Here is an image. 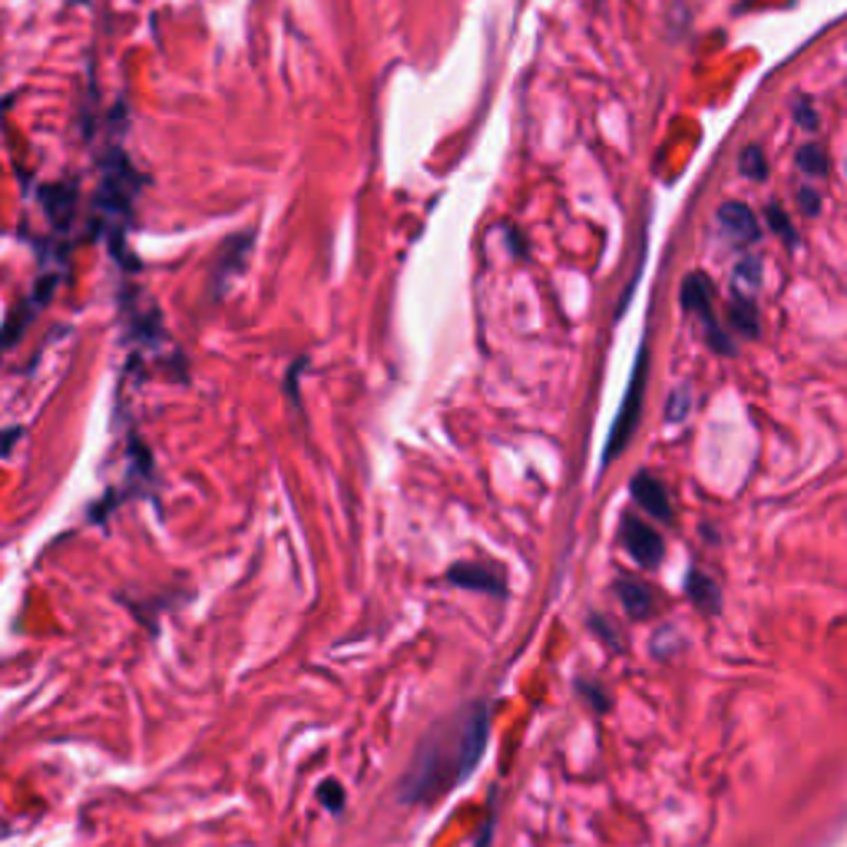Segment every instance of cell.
I'll return each instance as SVG.
<instances>
[{
    "instance_id": "cell-13",
    "label": "cell",
    "mask_w": 847,
    "mask_h": 847,
    "mask_svg": "<svg viewBox=\"0 0 847 847\" xmlns=\"http://www.w3.org/2000/svg\"><path fill=\"white\" fill-rule=\"evenodd\" d=\"M689 593H693V599H696L702 609H716V603H719V599H716V596H719L716 586H712L702 573H693V576H689Z\"/></svg>"
},
{
    "instance_id": "cell-5",
    "label": "cell",
    "mask_w": 847,
    "mask_h": 847,
    "mask_svg": "<svg viewBox=\"0 0 847 847\" xmlns=\"http://www.w3.org/2000/svg\"><path fill=\"white\" fill-rule=\"evenodd\" d=\"M716 222H719L722 236H725L732 245H739V249L755 245L758 236H762V226H758L755 213H752L745 203H725V206L719 209Z\"/></svg>"
},
{
    "instance_id": "cell-7",
    "label": "cell",
    "mask_w": 847,
    "mask_h": 847,
    "mask_svg": "<svg viewBox=\"0 0 847 847\" xmlns=\"http://www.w3.org/2000/svg\"><path fill=\"white\" fill-rule=\"evenodd\" d=\"M450 580H454L457 586H463V590H483V593L503 596V580H496V576H493L490 570H483V566H467V563H460V566L450 570Z\"/></svg>"
},
{
    "instance_id": "cell-10",
    "label": "cell",
    "mask_w": 847,
    "mask_h": 847,
    "mask_svg": "<svg viewBox=\"0 0 847 847\" xmlns=\"http://www.w3.org/2000/svg\"><path fill=\"white\" fill-rule=\"evenodd\" d=\"M729 321H732L735 331H742L745 337H755V334H758V314H755V305H752L748 298H735V301H732Z\"/></svg>"
},
{
    "instance_id": "cell-11",
    "label": "cell",
    "mask_w": 847,
    "mask_h": 847,
    "mask_svg": "<svg viewBox=\"0 0 847 847\" xmlns=\"http://www.w3.org/2000/svg\"><path fill=\"white\" fill-rule=\"evenodd\" d=\"M798 169L808 176V180H821L827 173V159H824V149L817 142H808L798 149Z\"/></svg>"
},
{
    "instance_id": "cell-14",
    "label": "cell",
    "mask_w": 847,
    "mask_h": 847,
    "mask_svg": "<svg viewBox=\"0 0 847 847\" xmlns=\"http://www.w3.org/2000/svg\"><path fill=\"white\" fill-rule=\"evenodd\" d=\"M689 404H693V391L683 385V388H675L672 391V398H668V421L675 424V421H683L686 414H689Z\"/></svg>"
},
{
    "instance_id": "cell-19",
    "label": "cell",
    "mask_w": 847,
    "mask_h": 847,
    "mask_svg": "<svg viewBox=\"0 0 847 847\" xmlns=\"http://www.w3.org/2000/svg\"><path fill=\"white\" fill-rule=\"evenodd\" d=\"M844 176H847V156H844Z\"/></svg>"
},
{
    "instance_id": "cell-3",
    "label": "cell",
    "mask_w": 847,
    "mask_h": 847,
    "mask_svg": "<svg viewBox=\"0 0 847 847\" xmlns=\"http://www.w3.org/2000/svg\"><path fill=\"white\" fill-rule=\"evenodd\" d=\"M683 305H686L693 314H699V318L706 321L712 345H716V348H722V352H729V342L719 334V324H716V314H712V285H709V278H706V275L693 272V275L683 282Z\"/></svg>"
},
{
    "instance_id": "cell-12",
    "label": "cell",
    "mask_w": 847,
    "mask_h": 847,
    "mask_svg": "<svg viewBox=\"0 0 847 847\" xmlns=\"http://www.w3.org/2000/svg\"><path fill=\"white\" fill-rule=\"evenodd\" d=\"M739 169L748 176V180H765L768 176V162H765V152L758 149V146H748L745 152H742V159H739Z\"/></svg>"
},
{
    "instance_id": "cell-2",
    "label": "cell",
    "mask_w": 847,
    "mask_h": 847,
    "mask_svg": "<svg viewBox=\"0 0 847 847\" xmlns=\"http://www.w3.org/2000/svg\"><path fill=\"white\" fill-rule=\"evenodd\" d=\"M642 388H645V352L639 355V365H636L632 385H629L626 401H622V408H619V414H616V424H613V431H609L606 463H609V460H616V457L626 450L629 437L636 434V424H639V404H642Z\"/></svg>"
},
{
    "instance_id": "cell-18",
    "label": "cell",
    "mask_w": 847,
    "mask_h": 847,
    "mask_svg": "<svg viewBox=\"0 0 847 847\" xmlns=\"http://www.w3.org/2000/svg\"><path fill=\"white\" fill-rule=\"evenodd\" d=\"M804 106H808V103H798L794 113H798V119H801L808 129H814V126H817V116H814V110H804Z\"/></svg>"
},
{
    "instance_id": "cell-16",
    "label": "cell",
    "mask_w": 847,
    "mask_h": 847,
    "mask_svg": "<svg viewBox=\"0 0 847 847\" xmlns=\"http://www.w3.org/2000/svg\"><path fill=\"white\" fill-rule=\"evenodd\" d=\"M318 794H321V801H324V804H328L331 811H337V808H342V804H345V794H342V788H337L334 781H324Z\"/></svg>"
},
{
    "instance_id": "cell-17",
    "label": "cell",
    "mask_w": 847,
    "mask_h": 847,
    "mask_svg": "<svg viewBox=\"0 0 847 847\" xmlns=\"http://www.w3.org/2000/svg\"><path fill=\"white\" fill-rule=\"evenodd\" d=\"M798 203H801V209H804L808 216H817V209H821V196L814 193V186H804V190L798 193Z\"/></svg>"
},
{
    "instance_id": "cell-9",
    "label": "cell",
    "mask_w": 847,
    "mask_h": 847,
    "mask_svg": "<svg viewBox=\"0 0 847 847\" xmlns=\"http://www.w3.org/2000/svg\"><path fill=\"white\" fill-rule=\"evenodd\" d=\"M762 285V262L758 259H742L732 272V288H735V298H755Z\"/></svg>"
},
{
    "instance_id": "cell-4",
    "label": "cell",
    "mask_w": 847,
    "mask_h": 847,
    "mask_svg": "<svg viewBox=\"0 0 847 847\" xmlns=\"http://www.w3.org/2000/svg\"><path fill=\"white\" fill-rule=\"evenodd\" d=\"M622 543H626V550L632 553V560L639 566H645V570L659 566V560H662V537L645 520L626 517L622 520Z\"/></svg>"
},
{
    "instance_id": "cell-6",
    "label": "cell",
    "mask_w": 847,
    "mask_h": 847,
    "mask_svg": "<svg viewBox=\"0 0 847 847\" xmlns=\"http://www.w3.org/2000/svg\"><path fill=\"white\" fill-rule=\"evenodd\" d=\"M632 496L639 500V506L655 517V520H672V503H668V493L665 487L652 477V473H636L632 480Z\"/></svg>"
},
{
    "instance_id": "cell-8",
    "label": "cell",
    "mask_w": 847,
    "mask_h": 847,
    "mask_svg": "<svg viewBox=\"0 0 847 847\" xmlns=\"http://www.w3.org/2000/svg\"><path fill=\"white\" fill-rule=\"evenodd\" d=\"M616 593H619L622 606L629 609V616H636V619H645V616L652 613V593H649L642 583L619 580V583H616Z\"/></svg>"
},
{
    "instance_id": "cell-1",
    "label": "cell",
    "mask_w": 847,
    "mask_h": 847,
    "mask_svg": "<svg viewBox=\"0 0 847 847\" xmlns=\"http://www.w3.org/2000/svg\"><path fill=\"white\" fill-rule=\"evenodd\" d=\"M490 735V716L483 702H470L450 722L434 729L417 748L411 771L401 785V801H434L444 791L467 781L477 768Z\"/></svg>"
},
{
    "instance_id": "cell-15",
    "label": "cell",
    "mask_w": 847,
    "mask_h": 847,
    "mask_svg": "<svg viewBox=\"0 0 847 847\" xmlns=\"http://www.w3.org/2000/svg\"><path fill=\"white\" fill-rule=\"evenodd\" d=\"M768 222H771V229H775V232H781V236H785V242H791V245H794V239H798V236H794L791 222L785 219V213H781L778 206H771V209H768Z\"/></svg>"
}]
</instances>
